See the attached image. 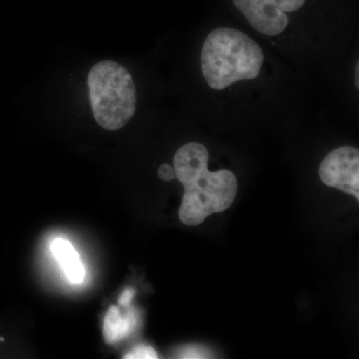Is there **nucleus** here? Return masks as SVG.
I'll use <instances>...</instances> for the list:
<instances>
[{"label": "nucleus", "mask_w": 359, "mask_h": 359, "mask_svg": "<svg viewBox=\"0 0 359 359\" xmlns=\"http://www.w3.org/2000/svg\"><path fill=\"white\" fill-rule=\"evenodd\" d=\"M137 323L138 320L134 313L123 316L117 306H111L104 320V339L108 344H115L131 334Z\"/></svg>", "instance_id": "obj_7"}, {"label": "nucleus", "mask_w": 359, "mask_h": 359, "mask_svg": "<svg viewBox=\"0 0 359 359\" xmlns=\"http://www.w3.org/2000/svg\"><path fill=\"white\" fill-rule=\"evenodd\" d=\"M125 359H156L158 354L153 347L148 346H138L133 351H130L124 356Z\"/></svg>", "instance_id": "obj_8"}, {"label": "nucleus", "mask_w": 359, "mask_h": 359, "mask_svg": "<svg viewBox=\"0 0 359 359\" xmlns=\"http://www.w3.org/2000/svg\"><path fill=\"white\" fill-rule=\"evenodd\" d=\"M181 358H208L209 353L205 348L199 346H188L180 353Z\"/></svg>", "instance_id": "obj_9"}, {"label": "nucleus", "mask_w": 359, "mask_h": 359, "mask_svg": "<svg viewBox=\"0 0 359 359\" xmlns=\"http://www.w3.org/2000/svg\"><path fill=\"white\" fill-rule=\"evenodd\" d=\"M90 102L94 119L108 131L123 128L136 111L133 77L124 66L113 60L96 63L88 78Z\"/></svg>", "instance_id": "obj_3"}, {"label": "nucleus", "mask_w": 359, "mask_h": 359, "mask_svg": "<svg viewBox=\"0 0 359 359\" xmlns=\"http://www.w3.org/2000/svg\"><path fill=\"white\" fill-rule=\"evenodd\" d=\"M264 59L259 45L245 33L219 27L205 40L201 66L208 85L214 90H223L235 82L259 76Z\"/></svg>", "instance_id": "obj_2"}, {"label": "nucleus", "mask_w": 359, "mask_h": 359, "mask_svg": "<svg viewBox=\"0 0 359 359\" xmlns=\"http://www.w3.org/2000/svg\"><path fill=\"white\" fill-rule=\"evenodd\" d=\"M250 25L269 36L280 34L289 25L287 13L302 8L306 0H233Z\"/></svg>", "instance_id": "obj_4"}, {"label": "nucleus", "mask_w": 359, "mask_h": 359, "mask_svg": "<svg viewBox=\"0 0 359 359\" xmlns=\"http://www.w3.org/2000/svg\"><path fill=\"white\" fill-rule=\"evenodd\" d=\"M135 294L134 290H126L123 292L121 297H120V304L123 306H128L132 299H133Z\"/></svg>", "instance_id": "obj_11"}, {"label": "nucleus", "mask_w": 359, "mask_h": 359, "mask_svg": "<svg viewBox=\"0 0 359 359\" xmlns=\"http://www.w3.org/2000/svg\"><path fill=\"white\" fill-rule=\"evenodd\" d=\"M321 182L354 196L359 201V151L344 146L330 152L321 162Z\"/></svg>", "instance_id": "obj_5"}, {"label": "nucleus", "mask_w": 359, "mask_h": 359, "mask_svg": "<svg viewBox=\"0 0 359 359\" xmlns=\"http://www.w3.org/2000/svg\"><path fill=\"white\" fill-rule=\"evenodd\" d=\"M358 68H359V65L358 63V65H356V86H358V76H359Z\"/></svg>", "instance_id": "obj_12"}, {"label": "nucleus", "mask_w": 359, "mask_h": 359, "mask_svg": "<svg viewBox=\"0 0 359 359\" xmlns=\"http://www.w3.org/2000/svg\"><path fill=\"white\" fill-rule=\"evenodd\" d=\"M51 250L71 283H81L83 282L84 266L80 261L79 255L74 247L70 244V242L65 238H56L52 242Z\"/></svg>", "instance_id": "obj_6"}, {"label": "nucleus", "mask_w": 359, "mask_h": 359, "mask_svg": "<svg viewBox=\"0 0 359 359\" xmlns=\"http://www.w3.org/2000/svg\"><path fill=\"white\" fill-rule=\"evenodd\" d=\"M158 176L165 182H170L172 180L176 179L174 168L170 166L169 164L161 165L159 170H158Z\"/></svg>", "instance_id": "obj_10"}, {"label": "nucleus", "mask_w": 359, "mask_h": 359, "mask_svg": "<svg viewBox=\"0 0 359 359\" xmlns=\"http://www.w3.org/2000/svg\"><path fill=\"white\" fill-rule=\"evenodd\" d=\"M209 152L196 142L186 144L174 157L176 178L185 188L179 218L186 226H199L210 215L233 205L238 191L235 174L229 170L210 172Z\"/></svg>", "instance_id": "obj_1"}]
</instances>
